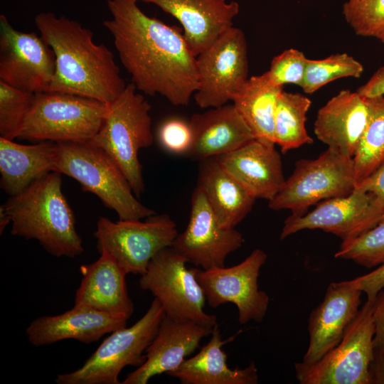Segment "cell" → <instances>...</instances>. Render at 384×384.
<instances>
[{
  "label": "cell",
  "mask_w": 384,
  "mask_h": 384,
  "mask_svg": "<svg viewBox=\"0 0 384 384\" xmlns=\"http://www.w3.org/2000/svg\"><path fill=\"white\" fill-rule=\"evenodd\" d=\"M41 36L55 55V70L46 92L89 97L110 104L126 87L112 53L93 41L92 31L50 12L36 15Z\"/></svg>",
  "instance_id": "2"
},
{
  "label": "cell",
  "mask_w": 384,
  "mask_h": 384,
  "mask_svg": "<svg viewBox=\"0 0 384 384\" xmlns=\"http://www.w3.org/2000/svg\"><path fill=\"white\" fill-rule=\"evenodd\" d=\"M94 262L80 266L82 279L75 295V305L83 306L128 319L134 312L126 272L106 252Z\"/></svg>",
  "instance_id": "24"
},
{
  "label": "cell",
  "mask_w": 384,
  "mask_h": 384,
  "mask_svg": "<svg viewBox=\"0 0 384 384\" xmlns=\"http://www.w3.org/2000/svg\"><path fill=\"white\" fill-rule=\"evenodd\" d=\"M57 146L53 142L26 145L0 137V184L10 196L23 191L37 178L53 171Z\"/></svg>",
  "instance_id": "27"
},
{
  "label": "cell",
  "mask_w": 384,
  "mask_h": 384,
  "mask_svg": "<svg viewBox=\"0 0 384 384\" xmlns=\"http://www.w3.org/2000/svg\"><path fill=\"white\" fill-rule=\"evenodd\" d=\"M373 347L384 355V289L377 295L373 309Z\"/></svg>",
  "instance_id": "39"
},
{
  "label": "cell",
  "mask_w": 384,
  "mask_h": 384,
  "mask_svg": "<svg viewBox=\"0 0 384 384\" xmlns=\"http://www.w3.org/2000/svg\"><path fill=\"white\" fill-rule=\"evenodd\" d=\"M166 313L154 299L146 313L129 327L111 333L74 371L59 374L58 384H120L119 375L126 366H142L146 352L155 337Z\"/></svg>",
  "instance_id": "7"
},
{
  "label": "cell",
  "mask_w": 384,
  "mask_h": 384,
  "mask_svg": "<svg viewBox=\"0 0 384 384\" xmlns=\"http://www.w3.org/2000/svg\"><path fill=\"white\" fill-rule=\"evenodd\" d=\"M307 59L297 49H287L272 58L270 70L267 71V75L277 85L294 84L300 87L304 80Z\"/></svg>",
  "instance_id": "35"
},
{
  "label": "cell",
  "mask_w": 384,
  "mask_h": 384,
  "mask_svg": "<svg viewBox=\"0 0 384 384\" xmlns=\"http://www.w3.org/2000/svg\"><path fill=\"white\" fill-rule=\"evenodd\" d=\"M215 158L256 199L270 201L285 181L279 153L255 139Z\"/></svg>",
  "instance_id": "23"
},
{
  "label": "cell",
  "mask_w": 384,
  "mask_h": 384,
  "mask_svg": "<svg viewBox=\"0 0 384 384\" xmlns=\"http://www.w3.org/2000/svg\"><path fill=\"white\" fill-rule=\"evenodd\" d=\"M383 216L384 210L374 197L355 187L348 195L318 203L309 213L289 215L284 222L280 239L303 230L319 229L346 241L373 228Z\"/></svg>",
  "instance_id": "14"
},
{
  "label": "cell",
  "mask_w": 384,
  "mask_h": 384,
  "mask_svg": "<svg viewBox=\"0 0 384 384\" xmlns=\"http://www.w3.org/2000/svg\"><path fill=\"white\" fill-rule=\"evenodd\" d=\"M369 371L370 384H384V355L375 349Z\"/></svg>",
  "instance_id": "41"
},
{
  "label": "cell",
  "mask_w": 384,
  "mask_h": 384,
  "mask_svg": "<svg viewBox=\"0 0 384 384\" xmlns=\"http://www.w3.org/2000/svg\"><path fill=\"white\" fill-rule=\"evenodd\" d=\"M174 247L159 252L139 280L142 289L150 292L162 305L166 315L215 326L217 317L204 311L206 297L198 282L195 267Z\"/></svg>",
  "instance_id": "11"
},
{
  "label": "cell",
  "mask_w": 384,
  "mask_h": 384,
  "mask_svg": "<svg viewBox=\"0 0 384 384\" xmlns=\"http://www.w3.org/2000/svg\"><path fill=\"white\" fill-rule=\"evenodd\" d=\"M213 327L165 315L146 350L145 362L127 374L122 384H146L155 375L175 370L204 337L210 336Z\"/></svg>",
  "instance_id": "17"
},
{
  "label": "cell",
  "mask_w": 384,
  "mask_h": 384,
  "mask_svg": "<svg viewBox=\"0 0 384 384\" xmlns=\"http://www.w3.org/2000/svg\"><path fill=\"white\" fill-rule=\"evenodd\" d=\"M345 282L350 287L365 293L367 299H375L378 294L384 289V263L367 274Z\"/></svg>",
  "instance_id": "37"
},
{
  "label": "cell",
  "mask_w": 384,
  "mask_h": 384,
  "mask_svg": "<svg viewBox=\"0 0 384 384\" xmlns=\"http://www.w3.org/2000/svg\"><path fill=\"white\" fill-rule=\"evenodd\" d=\"M137 2L107 1L112 17L103 25L120 61L137 90L186 106L198 87L196 57L178 27L147 16Z\"/></svg>",
  "instance_id": "1"
},
{
  "label": "cell",
  "mask_w": 384,
  "mask_h": 384,
  "mask_svg": "<svg viewBox=\"0 0 384 384\" xmlns=\"http://www.w3.org/2000/svg\"><path fill=\"white\" fill-rule=\"evenodd\" d=\"M34 94L0 80V137L10 140L18 138Z\"/></svg>",
  "instance_id": "33"
},
{
  "label": "cell",
  "mask_w": 384,
  "mask_h": 384,
  "mask_svg": "<svg viewBox=\"0 0 384 384\" xmlns=\"http://www.w3.org/2000/svg\"><path fill=\"white\" fill-rule=\"evenodd\" d=\"M189 122L193 140L186 155L201 161L231 152L255 139L233 103L194 114Z\"/></svg>",
  "instance_id": "22"
},
{
  "label": "cell",
  "mask_w": 384,
  "mask_h": 384,
  "mask_svg": "<svg viewBox=\"0 0 384 384\" xmlns=\"http://www.w3.org/2000/svg\"><path fill=\"white\" fill-rule=\"evenodd\" d=\"M356 187L371 194L384 210V159L375 170L358 183Z\"/></svg>",
  "instance_id": "38"
},
{
  "label": "cell",
  "mask_w": 384,
  "mask_h": 384,
  "mask_svg": "<svg viewBox=\"0 0 384 384\" xmlns=\"http://www.w3.org/2000/svg\"><path fill=\"white\" fill-rule=\"evenodd\" d=\"M2 206L13 235L37 240L56 257L73 258L83 252L73 212L63 193L61 174L50 171L37 178Z\"/></svg>",
  "instance_id": "3"
},
{
  "label": "cell",
  "mask_w": 384,
  "mask_h": 384,
  "mask_svg": "<svg viewBox=\"0 0 384 384\" xmlns=\"http://www.w3.org/2000/svg\"><path fill=\"white\" fill-rule=\"evenodd\" d=\"M334 257L352 260L368 269L384 263V216L365 233L342 241Z\"/></svg>",
  "instance_id": "32"
},
{
  "label": "cell",
  "mask_w": 384,
  "mask_h": 384,
  "mask_svg": "<svg viewBox=\"0 0 384 384\" xmlns=\"http://www.w3.org/2000/svg\"><path fill=\"white\" fill-rule=\"evenodd\" d=\"M311 104L310 99L300 93L284 90L280 93L274 112V136L282 153L313 143L305 125Z\"/></svg>",
  "instance_id": "29"
},
{
  "label": "cell",
  "mask_w": 384,
  "mask_h": 384,
  "mask_svg": "<svg viewBox=\"0 0 384 384\" xmlns=\"http://www.w3.org/2000/svg\"><path fill=\"white\" fill-rule=\"evenodd\" d=\"M283 90V86L274 84L265 72L248 78L231 101L252 129L255 139L269 145H275L274 112Z\"/></svg>",
  "instance_id": "28"
},
{
  "label": "cell",
  "mask_w": 384,
  "mask_h": 384,
  "mask_svg": "<svg viewBox=\"0 0 384 384\" xmlns=\"http://www.w3.org/2000/svg\"><path fill=\"white\" fill-rule=\"evenodd\" d=\"M368 118L366 98L357 92L343 90L319 110L314 134L329 148L353 158Z\"/></svg>",
  "instance_id": "21"
},
{
  "label": "cell",
  "mask_w": 384,
  "mask_h": 384,
  "mask_svg": "<svg viewBox=\"0 0 384 384\" xmlns=\"http://www.w3.org/2000/svg\"><path fill=\"white\" fill-rule=\"evenodd\" d=\"M110 104L58 92L34 94L18 138L33 142H88L97 134Z\"/></svg>",
  "instance_id": "6"
},
{
  "label": "cell",
  "mask_w": 384,
  "mask_h": 384,
  "mask_svg": "<svg viewBox=\"0 0 384 384\" xmlns=\"http://www.w3.org/2000/svg\"><path fill=\"white\" fill-rule=\"evenodd\" d=\"M197 186L225 228H235L250 212L256 200L215 157L201 161Z\"/></svg>",
  "instance_id": "26"
},
{
  "label": "cell",
  "mask_w": 384,
  "mask_h": 384,
  "mask_svg": "<svg viewBox=\"0 0 384 384\" xmlns=\"http://www.w3.org/2000/svg\"><path fill=\"white\" fill-rule=\"evenodd\" d=\"M356 92L366 98L384 96V66L378 69Z\"/></svg>",
  "instance_id": "40"
},
{
  "label": "cell",
  "mask_w": 384,
  "mask_h": 384,
  "mask_svg": "<svg viewBox=\"0 0 384 384\" xmlns=\"http://www.w3.org/2000/svg\"><path fill=\"white\" fill-rule=\"evenodd\" d=\"M375 299H366L346 329L341 341L312 364L294 363L301 384H370L373 358V309Z\"/></svg>",
  "instance_id": "9"
},
{
  "label": "cell",
  "mask_w": 384,
  "mask_h": 384,
  "mask_svg": "<svg viewBox=\"0 0 384 384\" xmlns=\"http://www.w3.org/2000/svg\"><path fill=\"white\" fill-rule=\"evenodd\" d=\"M176 223L166 214L141 220L113 222L100 217L94 236L100 253L110 255L127 274H143L152 258L171 247L178 235Z\"/></svg>",
  "instance_id": "10"
},
{
  "label": "cell",
  "mask_w": 384,
  "mask_h": 384,
  "mask_svg": "<svg viewBox=\"0 0 384 384\" xmlns=\"http://www.w3.org/2000/svg\"><path fill=\"white\" fill-rule=\"evenodd\" d=\"M128 319L124 315L74 305L62 314L35 319L26 329V334L28 341L37 347L65 339L90 343L127 326Z\"/></svg>",
  "instance_id": "19"
},
{
  "label": "cell",
  "mask_w": 384,
  "mask_h": 384,
  "mask_svg": "<svg viewBox=\"0 0 384 384\" xmlns=\"http://www.w3.org/2000/svg\"><path fill=\"white\" fill-rule=\"evenodd\" d=\"M267 259L265 251L255 249L243 261L232 267L210 270L195 267L196 279L209 306L216 308L233 303L237 306L240 324L250 321H262L267 314L270 298L259 289L257 281Z\"/></svg>",
  "instance_id": "13"
},
{
  "label": "cell",
  "mask_w": 384,
  "mask_h": 384,
  "mask_svg": "<svg viewBox=\"0 0 384 384\" xmlns=\"http://www.w3.org/2000/svg\"><path fill=\"white\" fill-rule=\"evenodd\" d=\"M55 70L52 48L35 32L15 29L0 16V80L19 90L48 91Z\"/></svg>",
  "instance_id": "15"
},
{
  "label": "cell",
  "mask_w": 384,
  "mask_h": 384,
  "mask_svg": "<svg viewBox=\"0 0 384 384\" xmlns=\"http://www.w3.org/2000/svg\"><path fill=\"white\" fill-rule=\"evenodd\" d=\"M362 293L345 280L328 285L324 299L309 317V343L302 363H316L341 341L360 310Z\"/></svg>",
  "instance_id": "18"
},
{
  "label": "cell",
  "mask_w": 384,
  "mask_h": 384,
  "mask_svg": "<svg viewBox=\"0 0 384 384\" xmlns=\"http://www.w3.org/2000/svg\"><path fill=\"white\" fill-rule=\"evenodd\" d=\"M131 82L110 104L109 112L97 134L90 142L104 150L127 179L135 196L144 191L138 153L152 145L151 105L136 92Z\"/></svg>",
  "instance_id": "5"
},
{
  "label": "cell",
  "mask_w": 384,
  "mask_h": 384,
  "mask_svg": "<svg viewBox=\"0 0 384 384\" xmlns=\"http://www.w3.org/2000/svg\"><path fill=\"white\" fill-rule=\"evenodd\" d=\"M243 242L241 233L220 225L204 193L197 186L191 197L188 225L178 234L171 247L188 262L210 270L224 267L228 255L239 249Z\"/></svg>",
  "instance_id": "16"
},
{
  "label": "cell",
  "mask_w": 384,
  "mask_h": 384,
  "mask_svg": "<svg viewBox=\"0 0 384 384\" xmlns=\"http://www.w3.org/2000/svg\"><path fill=\"white\" fill-rule=\"evenodd\" d=\"M356 186L353 158L328 147L316 159L298 160L268 206L301 215L324 200L349 194Z\"/></svg>",
  "instance_id": "8"
},
{
  "label": "cell",
  "mask_w": 384,
  "mask_h": 384,
  "mask_svg": "<svg viewBox=\"0 0 384 384\" xmlns=\"http://www.w3.org/2000/svg\"><path fill=\"white\" fill-rule=\"evenodd\" d=\"M238 334L223 340L217 324L209 341L199 352L167 375L178 378L183 384L257 383V369L254 363L245 368L235 369L230 368L227 364V354L222 347L233 341Z\"/></svg>",
  "instance_id": "25"
},
{
  "label": "cell",
  "mask_w": 384,
  "mask_h": 384,
  "mask_svg": "<svg viewBox=\"0 0 384 384\" xmlns=\"http://www.w3.org/2000/svg\"><path fill=\"white\" fill-rule=\"evenodd\" d=\"M158 139L161 146L169 152L187 154L193 140L190 122L179 117L164 121L158 130Z\"/></svg>",
  "instance_id": "36"
},
{
  "label": "cell",
  "mask_w": 384,
  "mask_h": 384,
  "mask_svg": "<svg viewBox=\"0 0 384 384\" xmlns=\"http://www.w3.org/2000/svg\"><path fill=\"white\" fill-rule=\"evenodd\" d=\"M53 171L76 180L96 195L119 220H142L155 211L140 203L125 176L102 149L88 142H58Z\"/></svg>",
  "instance_id": "4"
},
{
  "label": "cell",
  "mask_w": 384,
  "mask_h": 384,
  "mask_svg": "<svg viewBox=\"0 0 384 384\" xmlns=\"http://www.w3.org/2000/svg\"><path fill=\"white\" fill-rule=\"evenodd\" d=\"M153 4L177 19L196 57L233 26L240 11L237 1L226 0H137Z\"/></svg>",
  "instance_id": "20"
},
{
  "label": "cell",
  "mask_w": 384,
  "mask_h": 384,
  "mask_svg": "<svg viewBox=\"0 0 384 384\" xmlns=\"http://www.w3.org/2000/svg\"><path fill=\"white\" fill-rule=\"evenodd\" d=\"M349 1H351V2H363V1H368V0H348Z\"/></svg>",
  "instance_id": "43"
},
{
  "label": "cell",
  "mask_w": 384,
  "mask_h": 384,
  "mask_svg": "<svg viewBox=\"0 0 384 384\" xmlns=\"http://www.w3.org/2000/svg\"><path fill=\"white\" fill-rule=\"evenodd\" d=\"M363 65L347 53H336L323 59H307L304 80L300 87L312 94L325 85L340 78H360Z\"/></svg>",
  "instance_id": "31"
},
{
  "label": "cell",
  "mask_w": 384,
  "mask_h": 384,
  "mask_svg": "<svg viewBox=\"0 0 384 384\" xmlns=\"http://www.w3.org/2000/svg\"><path fill=\"white\" fill-rule=\"evenodd\" d=\"M11 223L10 218L3 208L2 205L0 207V233H2L6 229V226Z\"/></svg>",
  "instance_id": "42"
},
{
  "label": "cell",
  "mask_w": 384,
  "mask_h": 384,
  "mask_svg": "<svg viewBox=\"0 0 384 384\" xmlns=\"http://www.w3.org/2000/svg\"><path fill=\"white\" fill-rule=\"evenodd\" d=\"M198 87L193 95L202 109L232 101L248 79L247 42L243 31L233 26L196 56Z\"/></svg>",
  "instance_id": "12"
},
{
  "label": "cell",
  "mask_w": 384,
  "mask_h": 384,
  "mask_svg": "<svg viewBox=\"0 0 384 384\" xmlns=\"http://www.w3.org/2000/svg\"><path fill=\"white\" fill-rule=\"evenodd\" d=\"M342 12L357 35L373 37L384 43V0L347 1Z\"/></svg>",
  "instance_id": "34"
},
{
  "label": "cell",
  "mask_w": 384,
  "mask_h": 384,
  "mask_svg": "<svg viewBox=\"0 0 384 384\" xmlns=\"http://www.w3.org/2000/svg\"><path fill=\"white\" fill-rule=\"evenodd\" d=\"M366 100L368 122L353 156L356 185L384 159V96Z\"/></svg>",
  "instance_id": "30"
}]
</instances>
